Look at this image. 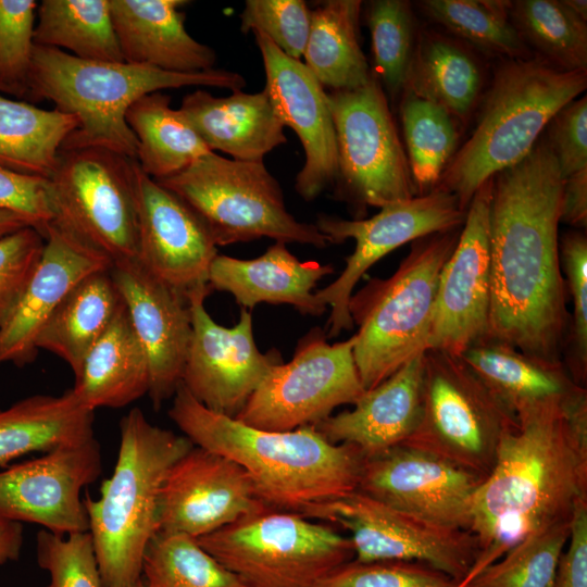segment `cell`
<instances>
[{
    "label": "cell",
    "mask_w": 587,
    "mask_h": 587,
    "mask_svg": "<svg viewBox=\"0 0 587 587\" xmlns=\"http://www.w3.org/2000/svg\"><path fill=\"white\" fill-rule=\"evenodd\" d=\"M125 120L138 142L136 161L155 180L173 176L212 152L183 113L171 107V97L161 91L135 101Z\"/></svg>",
    "instance_id": "cell-35"
},
{
    "label": "cell",
    "mask_w": 587,
    "mask_h": 587,
    "mask_svg": "<svg viewBox=\"0 0 587 587\" xmlns=\"http://www.w3.org/2000/svg\"><path fill=\"white\" fill-rule=\"evenodd\" d=\"M334 272L332 264L301 262L283 241H275L255 259L217 254L208 277L212 290L229 292L236 302L252 310L260 303L289 304L305 315H322L326 307L314 288Z\"/></svg>",
    "instance_id": "cell-27"
},
{
    "label": "cell",
    "mask_w": 587,
    "mask_h": 587,
    "mask_svg": "<svg viewBox=\"0 0 587 587\" xmlns=\"http://www.w3.org/2000/svg\"><path fill=\"white\" fill-rule=\"evenodd\" d=\"M43 246V236L34 227L0 238V326L21 298Z\"/></svg>",
    "instance_id": "cell-49"
},
{
    "label": "cell",
    "mask_w": 587,
    "mask_h": 587,
    "mask_svg": "<svg viewBox=\"0 0 587 587\" xmlns=\"http://www.w3.org/2000/svg\"><path fill=\"white\" fill-rule=\"evenodd\" d=\"M186 86L237 91L246 79L220 68L174 73L127 62L83 60L35 45L28 100L47 99L76 118L77 127L60 151L99 148L136 160L138 142L125 120L129 107L148 93Z\"/></svg>",
    "instance_id": "cell-4"
},
{
    "label": "cell",
    "mask_w": 587,
    "mask_h": 587,
    "mask_svg": "<svg viewBox=\"0 0 587 587\" xmlns=\"http://www.w3.org/2000/svg\"><path fill=\"white\" fill-rule=\"evenodd\" d=\"M138 263L164 284L188 295L208 286L217 255L209 229L177 195L134 163Z\"/></svg>",
    "instance_id": "cell-21"
},
{
    "label": "cell",
    "mask_w": 587,
    "mask_h": 587,
    "mask_svg": "<svg viewBox=\"0 0 587 587\" xmlns=\"http://www.w3.org/2000/svg\"><path fill=\"white\" fill-rule=\"evenodd\" d=\"M587 87V72L559 71L538 58L504 60L485 95L476 126L435 187L467 211L477 189L523 160L555 113Z\"/></svg>",
    "instance_id": "cell-5"
},
{
    "label": "cell",
    "mask_w": 587,
    "mask_h": 587,
    "mask_svg": "<svg viewBox=\"0 0 587 587\" xmlns=\"http://www.w3.org/2000/svg\"><path fill=\"white\" fill-rule=\"evenodd\" d=\"M196 540L247 587H317L354 557L330 525L270 508Z\"/></svg>",
    "instance_id": "cell-9"
},
{
    "label": "cell",
    "mask_w": 587,
    "mask_h": 587,
    "mask_svg": "<svg viewBox=\"0 0 587 587\" xmlns=\"http://www.w3.org/2000/svg\"><path fill=\"white\" fill-rule=\"evenodd\" d=\"M42 236L45 246L36 268L0 326V365L32 363L38 337L65 296L87 275L112 266L105 255L52 223L46 225Z\"/></svg>",
    "instance_id": "cell-24"
},
{
    "label": "cell",
    "mask_w": 587,
    "mask_h": 587,
    "mask_svg": "<svg viewBox=\"0 0 587 587\" xmlns=\"http://www.w3.org/2000/svg\"><path fill=\"white\" fill-rule=\"evenodd\" d=\"M111 274L146 352L148 396L158 410L182 383L192 332L188 297L152 276L137 260L113 263Z\"/></svg>",
    "instance_id": "cell-23"
},
{
    "label": "cell",
    "mask_w": 587,
    "mask_h": 587,
    "mask_svg": "<svg viewBox=\"0 0 587 587\" xmlns=\"http://www.w3.org/2000/svg\"><path fill=\"white\" fill-rule=\"evenodd\" d=\"M124 587H146V585L143 584L142 579L133 584V585H128V586H124Z\"/></svg>",
    "instance_id": "cell-58"
},
{
    "label": "cell",
    "mask_w": 587,
    "mask_h": 587,
    "mask_svg": "<svg viewBox=\"0 0 587 587\" xmlns=\"http://www.w3.org/2000/svg\"><path fill=\"white\" fill-rule=\"evenodd\" d=\"M362 1L328 0L311 10L304 65L324 87L349 90L366 84L373 75L360 46Z\"/></svg>",
    "instance_id": "cell-34"
},
{
    "label": "cell",
    "mask_w": 587,
    "mask_h": 587,
    "mask_svg": "<svg viewBox=\"0 0 587 587\" xmlns=\"http://www.w3.org/2000/svg\"><path fill=\"white\" fill-rule=\"evenodd\" d=\"M553 587H587V498L575 505Z\"/></svg>",
    "instance_id": "cell-52"
},
{
    "label": "cell",
    "mask_w": 587,
    "mask_h": 587,
    "mask_svg": "<svg viewBox=\"0 0 587 587\" xmlns=\"http://www.w3.org/2000/svg\"><path fill=\"white\" fill-rule=\"evenodd\" d=\"M477 575V573L471 569V571L469 572V574L459 582L458 586L457 587H463L465 586L467 583H470L475 576Z\"/></svg>",
    "instance_id": "cell-57"
},
{
    "label": "cell",
    "mask_w": 587,
    "mask_h": 587,
    "mask_svg": "<svg viewBox=\"0 0 587 587\" xmlns=\"http://www.w3.org/2000/svg\"><path fill=\"white\" fill-rule=\"evenodd\" d=\"M102 472L98 440L55 448L0 472V519L57 535L89 530L82 490Z\"/></svg>",
    "instance_id": "cell-18"
},
{
    "label": "cell",
    "mask_w": 587,
    "mask_h": 587,
    "mask_svg": "<svg viewBox=\"0 0 587 587\" xmlns=\"http://www.w3.org/2000/svg\"><path fill=\"white\" fill-rule=\"evenodd\" d=\"M564 5L574 14L587 22V1L586 0H562Z\"/></svg>",
    "instance_id": "cell-56"
},
{
    "label": "cell",
    "mask_w": 587,
    "mask_h": 587,
    "mask_svg": "<svg viewBox=\"0 0 587 587\" xmlns=\"http://www.w3.org/2000/svg\"><path fill=\"white\" fill-rule=\"evenodd\" d=\"M463 587H471V586H470V583H467V584H466L465 586H463Z\"/></svg>",
    "instance_id": "cell-59"
},
{
    "label": "cell",
    "mask_w": 587,
    "mask_h": 587,
    "mask_svg": "<svg viewBox=\"0 0 587 587\" xmlns=\"http://www.w3.org/2000/svg\"><path fill=\"white\" fill-rule=\"evenodd\" d=\"M376 78L392 100L401 96L416 42L409 1L374 0L366 10Z\"/></svg>",
    "instance_id": "cell-43"
},
{
    "label": "cell",
    "mask_w": 587,
    "mask_h": 587,
    "mask_svg": "<svg viewBox=\"0 0 587 587\" xmlns=\"http://www.w3.org/2000/svg\"><path fill=\"white\" fill-rule=\"evenodd\" d=\"M311 24V10L302 0H247L240 14V30L261 32L286 55H303Z\"/></svg>",
    "instance_id": "cell-47"
},
{
    "label": "cell",
    "mask_w": 587,
    "mask_h": 587,
    "mask_svg": "<svg viewBox=\"0 0 587 587\" xmlns=\"http://www.w3.org/2000/svg\"><path fill=\"white\" fill-rule=\"evenodd\" d=\"M37 13L35 45L67 49L83 60L124 62L110 0H43Z\"/></svg>",
    "instance_id": "cell-37"
},
{
    "label": "cell",
    "mask_w": 587,
    "mask_h": 587,
    "mask_svg": "<svg viewBox=\"0 0 587 587\" xmlns=\"http://www.w3.org/2000/svg\"><path fill=\"white\" fill-rule=\"evenodd\" d=\"M157 182L193 210L216 246L263 237L319 249L329 245L315 224L287 210L280 185L263 161H237L212 151Z\"/></svg>",
    "instance_id": "cell-8"
},
{
    "label": "cell",
    "mask_w": 587,
    "mask_h": 587,
    "mask_svg": "<svg viewBox=\"0 0 587 587\" xmlns=\"http://www.w3.org/2000/svg\"><path fill=\"white\" fill-rule=\"evenodd\" d=\"M34 0H0V91L27 99L34 51Z\"/></svg>",
    "instance_id": "cell-44"
},
{
    "label": "cell",
    "mask_w": 587,
    "mask_h": 587,
    "mask_svg": "<svg viewBox=\"0 0 587 587\" xmlns=\"http://www.w3.org/2000/svg\"><path fill=\"white\" fill-rule=\"evenodd\" d=\"M168 416L195 446L240 465L270 509L299 513L358 488L364 458L351 446L329 442L313 425L252 427L209 410L182 383Z\"/></svg>",
    "instance_id": "cell-3"
},
{
    "label": "cell",
    "mask_w": 587,
    "mask_h": 587,
    "mask_svg": "<svg viewBox=\"0 0 587 587\" xmlns=\"http://www.w3.org/2000/svg\"><path fill=\"white\" fill-rule=\"evenodd\" d=\"M516 415L461 358L424 352L419 424L402 444L432 453L485 478L503 433Z\"/></svg>",
    "instance_id": "cell-10"
},
{
    "label": "cell",
    "mask_w": 587,
    "mask_h": 587,
    "mask_svg": "<svg viewBox=\"0 0 587 587\" xmlns=\"http://www.w3.org/2000/svg\"><path fill=\"white\" fill-rule=\"evenodd\" d=\"M465 217L466 212L460 208L458 198L437 189L380 208L377 214L366 220H344L319 214L315 226L329 243H339L350 238L355 241L354 251L346 258L340 275L328 286L315 291L317 299L330 308L326 337H336L342 330L353 327L349 300L355 285L371 266L407 242L462 227Z\"/></svg>",
    "instance_id": "cell-15"
},
{
    "label": "cell",
    "mask_w": 587,
    "mask_h": 587,
    "mask_svg": "<svg viewBox=\"0 0 587 587\" xmlns=\"http://www.w3.org/2000/svg\"><path fill=\"white\" fill-rule=\"evenodd\" d=\"M123 304L111 267L79 280L42 328L37 348L64 360L77 377L83 362Z\"/></svg>",
    "instance_id": "cell-33"
},
{
    "label": "cell",
    "mask_w": 587,
    "mask_h": 587,
    "mask_svg": "<svg viewBox=\"0 0 587 587\" xmlns=\"http://www.w3.org/2000/svg\"><path fill=\"white\" fill-rule=\"evenodd\" d=\"M492 177L474 193L459 240L440 272L427 350L461 355L487 338Z\"/></svg>",
    "instance_id": "cell-17"
},
{
    "label": "cell",
    "mask_w": 587,
    "mask_h": 587,
    "mask_svg": "<svg viewBox=\"0 0 587 587\" xmlns=\"http://www.w3.org/2000/svg\"><path fill=\"white\" fill-rule=\"evenodd\" d=\"M337 141L336 193L358 207L384 208L416 197L407 153L376 76L327 92Z\"/></svg>",
    "instance_id": "cell-12"
},
{
    "label": "cell",
    "mask_w": 587,
    "mask_h": 587,
    "mask_svg": "<svg viewBox=\"0 0 587 587\" xmlns=\"http://www.w3.org/2000/svg\"><path fill=\"white\" fill-rule=\"evenodd\" d=\"M563 177L540 136L519 163L492 177L487 338L561 362L570 313L558 228Z\"/></svg>",
    "instance_id": "cell-1"
},
{
    "label": "cell",
    "mask_w": 587,
    "mask_h": 587,
    "mask_svg": "<svg viewBox=\"0 0 587 587\" xmlns=\"http://www.w3.org/2000/svg\"><path fill=\"white\" fill-rule=\"evenodd\" d=\"M570 522L536 530L480 571L471 587H553L560 557L570 536Z\"/></svg>",
    "instance_id": "cell-42"
},
{
    "label": "cell",
    "mask_w": 587,
    "mask_h": 587,
    "mask_svg": "<svg viewBox=\"0 0 587 587\" xmlns=\"http://www.w3.org/2000/svg\"><path fill=\"white\" fill-rule=\"evenodd\" d=\"M560 223L583 228L587 225V168L563 179Z\"/></svg>",
    "instance_id": "cell-53"
},
{
    "label": "cell",
    "mask_w": 587,
    "mask_h": 587,
    "mask_svg": "<svg viewBox=\"0 0 587 587\" xmlns=\"http://www.w3.org/2000/svg\"><path fill=\"white\" fill-rule=\"evenodd\" d=\"M211 151L229 154L233 160L258 162L287 142L284 125L266 91H233L214 97L198 89L186 95L178 109Z\"/></svg>",
    "instance_id": "cell-28"
},
{
    "label": "cell",
    "mask_w": 587,
    "mask_h": 587,
    "mask_svg": "<svg viewBox=\"0 0 587 587\" xmlns=\"http://www.w3.org/2000/svg\"><path fill=\"white\" fill-rule=\"evenodd\" d=\"M192 447L186 436L151 424L138 408L120 421L114 471L98 499L84 500L104 587L141 580L146 549L158 533L165 476Z\"/></svg>",
    "instance_id": "cell-6"
},
{
    "label": "cell",
    "mask_w": 587,
    "mask_h": 587,
    "mask_svg": "<svg viewBox=\"0 0 587 587\" xmlns=\"http://www.w3.org/2000/svg\"><path fill=\"white\" fill-rule=\"evenodd\" d=\"M483 71L474 54L448 36L423 30L402 91H409L446 109L458 123H465L483 88Z\"/></svg>",
    "instance_id": "cell-32"
},
{
    "label": "cell",
    "mask_w": 587,
    "mask_h": 587,
    "mask_svg": "<svg viewBox=\"0 0 587 587\" xmlns=\"http://www.w3.org/2000/svg\"><path fill=\"white\" fill-rule=\"evenodd\" d=\"M252 33L264 64V90L276 115L297 134L305 153V162L296 176V191L311 201L335 183L338 171L327 92L304 63L286 55L261 32Z\"/></svg>",
    "instance_id": "cell-22"
},
{
    "label": "cell",
    "mask_w": 587,
    "mask_h": 587,
    "mask_svg": "<svg viewBox=\"0 0 587 587\" xmlns=\"http://www.w3.org/2000/svg\"><path fill=\"white\" fill-rule=\"evenodd\" d=\"M134 163L99 148L60 151L47 179L50 223L112 264L137 257Z\"/></svg>",
    "instance_id": "cell-11"
},
{
    "label": "cell",
    "mask_w": 587,
    "mask_h": 587,
    "mask_svg": "<svg viewBox=\"0 0 587 587\" xmlns=\"http://www.w3.org/2000/svg\"><path fill=\"white\" fill-rule=\"evenodd\" d=\"M423 375L424 352L365 390L352 410L313 426L329 442L351 446L364 459L402 445L420 421Z\"/></svg>",
    "instance_id": "cell-25"
},
{
    "label": "cell",
    "mask_w": 587,
    "mask_h": 587,
    "mask_svg": "<svg viewBox=\"0 0 587 587\" xmlns=\"http://www.w3.org/2000/svg\"><path fill=\"white\" fill-rule=\"evenodd\" d=\"M77 127L74 116L0 96V166L48 179L61 146Z\"/></svg>",
    "instance_id": "cell-36"
},
{
    "label": "cell",
    "mask_w": 587,
    "mask_h": 587,
    "mask_svg": "<svg viewBox=\"0 0 587 587\" xmlns=\"http://www.w3.org/2000/svg\"><path fill=\"white\" fill-rule=\"evenodd\" d=\"M211 291L208 285L187 295L192 332L182 384L209 410L235 417L282 358L258 349L250 310L241 308L232 327L214 322L204 307Z\"/></svg>",
    "instance_id": "cell-16"
},
{
    "label": "cell",
    "mask_w": 587,
    "mask_h": 587,
    "mask_svg": "<svg viewBox=\"0 0 587 587\" xmlns=\"http://www.w3.org/2000/svg\"><path fill=\"white\" fill-rule=\"evenodd\" d=\"M186 0H110L124 62L174 73L215 68V51L189 35Z\"/></svg>",
    "instance_id": "cell-26"
},
{
    "label": "cell",
    "mask_w": 587,
    "mask_h": 587,
    "mask_svg": "<svg viewBox=\"0 0 587 587\" xmlns=\"http://www.w3.org/2000/svg\"><path fill=\"white\" fill-rule=\"evenodd\" d=\"M25 227H34L35 223L21 214L0 209V238Z\"/></svg>",
    "instance_id": "cell-55"
},
{
    "label": "cell",
    "mask_w": 587,
    "mask_h": 587,
    "mask_svg": "<svg viewBox=\"0 0 587 587\" xmlns=\"http://www.w3.org/2000/svg\"><path fill=\"white\" fill-rule=\"evenodd\" d=\"M419 4L433 21L488 54L504 60L534 58L510 21L511 1L423 0Z\"/></svg>",
    "instance_id": "cell-40"
},
{
    "label": "cell",
    "mask_w": 587,
    "mask_h": 587,
    "mask_svg": "<svg viewBox=\"0 0 587 587\" xmlns=\"http://www.w3.org/2000/svg\"><path fill=\"white\" fill-rule=\"evenodd\" d=\"M0 209L30 218L42 235L53 220L48 180L0 166Z\"/></svg>",
    "instance_id": "cell-51"
},
{
    "label": "cell",
    "mask_w": 587,
    "mask_h": 587,
    "mask_svg": "<svg viewBox=\"0 0 587 587\" xmlns=\"http://www.w3.org/2000/svg\"><path fill=\"white\" fill-rule=\"evenodd\" d=\"M484 478L432 453L396 446L364 459L358 488L430 524L467 530Z\"/></svg>",
    "instance_id": "cell-19"
},
{
    "label": "cell",
    "mask_w": 587,
    "mask_h": 587,
    "mask_svg": "<svg viewBox=\"0 0 587 587\" xmlns=\"http://www.w3.org/2000/svg\"><path fill=\"white\" fill-rule=\"evenodd\" d=\"M459 582L419 562L351 560L332 571L317 587H457Z\"/></svg>",
    "instance_id": "cell-48"
},
{
    "label": "cell",
    "mask_w": 587,
    "mask_h": 587,
    "mask_svg": "<svg viewBox=\"0 0 587 587\" xmlns=\"http://www.w3.org/2000/svg\"><path fill=\"white\" fill-rule=\"evenodd\" d=\"M461 358L515 415L561 400L582 386L562 362H549L490 339L472 346Z\"/></svg>",
    "instance_id": "cell-31"
},
{
    "label": "cell",
    "mask_w": 587,
    "mask_h": 587,
    "mask_svg": "<svg viewBox=\"0 0 587 587\" xmlns=\"http://www.w3.org/2000/svg\"><path fill=\"white\" fill-rule=\"evenodd\" d=\"M23 540L22 523L0 519V566L18 559Z\"/></svg>",
    "instance_id": "cell-54"
},
{
    "label": "cell",
    "mask_w": 587,
    "mask_h": 587,
    "mask_svg": "<svg viewBox=\"0 0 587 587\" xmlns=\"http://www.w3.org/2000/svg\"><path fill=\"white\" fill-rule=\"evenodd\" d=\"M563 179L587 168V97L561 108L544 132Z\"/></svg>",
    "instance_id": "cell-50"
},
{
    "label": "cell",
    "mask_w": 587,
    "mask_h": 587,
    "mask_svg": "<svg viewBox=\"0 0 587 587\" xmlns=\"http://www.w3.org/2000/svg\"><path fill=\"white\" fill-rule=\"evenodd\" d=\"M561 270L566 275L573 314L566 336L569 366L574 382L582 385L587 371V238L582 232H569L559 243Z\"/></svg>",
    "instance_id": "cell-46"
},
{
    "label": "cell",
    "mask_w": 587,
    "mask_h": 587,
    "mask_svg": "<svg viewBox=\"0 0 587 587\" xmlns=\"http://www.w3.org/2000/svg\"><path fill=\"white\" fill-rule=\"evenodd\" d=\"M266 508L240 465L193 445L165 476L158 532L198 539Z\"/></svg>",
    "instance_id": "cell-20"
},
{
    "label": "cell",
    "mask_w": 587,
    "mask_h": 587,
    "mask_svg": "<svg viewBox=\"0 0 587 587\" xmlns=\"http://www.w3.org/2000/svg\"><path fill=\"white\" fill-rule=\"evenodd\" d=\"M299 514L346 529L358 562H419L459 582L478 555L470 532L430 524L359 489L312 504Z\"/></svg>",
    "instance_id": "cell-14"
},
{
    "label": "cell",
    "mask_w": 587,
    "mask_h": 587,
    "mask_svg": "<svg viewBox=\"0 0 587 587\" xmlns=\"http://www.w3.org/2000/svg\"><path fill=\"white\" fill-rule=\"evenodd\" d=\"M150 387L146 352L123 302L113 322L87 353L73 387L89 409H118L130 404Z\"/></svg>",
    "instance_id": "cell-29"
},
{
    "label": "cell",
    "mask_w": 587,
    "mask_h": 587,
    "mask_svg": "<svg viewBox=\"0 0 587 587\" xmlns=\"http://www.w3.org/2000/svg\"><path fill=\"white\" fill-rule=\"evenodd\" d=\"M355 336L328 344L320 328L300 339L292 359L274 365L235 416L261 429L315 425L364 394L353 355Z\"/></svg>",
    "instance_id": "cell-13"
},
{
    "label": "cell",
    "mask_w": 587,
    "mask_h": 587,
    "mask_svg": "<svg viewBox=\"0 0 587 587\" xmlns=\"http://www.w3.org/2000/svg\"><path fill=\"white\" fill-rule=\"evenodd\" d=\"M36 553L38 565L49 574L47 587H104L89 532L62 536L42 528Z\"/></svg>",
    "instance_id": "cell-45"
},
{
    "label": "cell",
    "mask_w": 587,
    "mask_h": 587,
    "mask_svg": "<svg viewBox=\"0 0 587 587\" xmlns=\"http://www.w3.org/2000/svg\"><path fill=\"white\" fill-rule=\"evenodd\" d=\"M407 157L417 196L429 193L458 150V122L442 107L409 91L400 96Z\"/></svg>",
    "instance_id": "cell-39"
},
{
    "label": "cell",
    "mask_w": 587,
    "mask_h": 587,
    "mask_svg": "<svg viewBox=\"0 0 587 587\" xmlns=\"http://www.w3.org/2000/svg\"><path fill=\"white\" fill-rule=\"evenodd\" d=\"M141 579L146 587H247L195 538L164 532L146 549Z\"/></svg>",
    "instance_id": "cell-41"
},
{
    "label": "cell",
    "mask_w": 587,
    "mask_h": 587,
    "mask_svg": "<svg viewBox=\"0 0 587 587\" xmlns=\"http://www.w3.org/2000/svg\"><path fill=\"white\" fill-rule=\"evenodd\" d=\"M93 412L73 388L60 396H30L0 410V466L95 438Z\"/></svg>",
    "instance_id": "cell-30"
},
{
    "label": "cell",
    "mask_w": 587,
    "mask_h": 587,
    "mask_svg": "<svg viewBox=\"0 0 587 587\" xmlns=\"http://www.w3.org/2000/svg\"><path fill=\"white\" fill-rule=\"evenodd\" d=\"M509 16L536 58L563 72H587V22L562 0L511 1Z\"/></svg>",
    "instance_id": "cell-38"
},
{
    "label": "cell",
    "mask_w": 587,
    "mask_h": 587,
    "mask_svg": "<svg viewBox=\"0 0 587 587\" xmlns=\"http://www.w3.org/2000/svg\"><path fill=\"white\" fill-rule=\"evenodd\" d=\"M461 228L413 240L391 276L371 278L351 295L353 355L365 390L427 350L439 275Z\"/></svg>",
    "instance_id": "cell-7"
},
{
    "label": "cell",
    "mask_w": 587,
    "mask_h": 587,
    "mask_svg": "<svg viewBox=\"0 0 587 587\" xmlns=\"http://www.w3.org/2000/svg\"><path fill=\"white\" fill-rule=\"evenodd\" d=\"M587 498V396L525 409L501 436L494 466L476 489L470 534L483 571L527 535L570 522Z\"/></svg>",
    "instance_id": "cell-2"
}]
</instances>
